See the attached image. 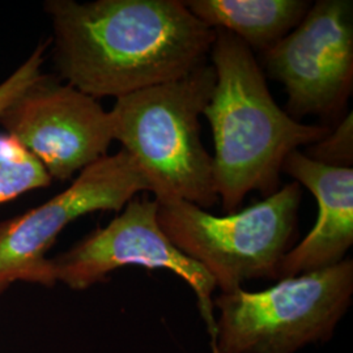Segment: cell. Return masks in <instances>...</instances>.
Wrapping results in <instances>:
<instances>
[{
	"label": "cell",
	"instance_id": "7",
	"mask_svg": "<svg viewBox=\"0 0 353 353\" xmlns=\"http://www.w3.org/2000/svg\"><path fill=\"white\" fill-rule=\"evenodd\" d=\"M141 191H151L150 182L121 150L89 165L50 201L0 221V294L17 281L54 287L48 252L64 228L97 211H122Z\"/></svg>",
	"mask_w": 353,
	"mask_h": 353
},
{
	"label": "cell",
	"instance_id": "8",
	"mask_svg": "<svg viewBox=\"0 0 353 353\" xmlns=\"http://www.w3.org/2000/svg\"><path fill=\"white\" fill-rule=\"evenodd\" d=\"M0 126L59 181L106 156L114 140L99 100L46 74L1 113Z\"/></svg>",
	"mask_w": 353,
	"mask_h": 353
},
{
	"label": "cell",
	"instance_id": "13",
	"mask_svg": "<svg viewBox=\"0 0 353 353\" xmlns=\"http://www.w3.org/2000/svg\"><path fill=\"white\" fill-rule=\"evenodd\" d=\"M306 157L319 164L334 168H352L353 117L352 112L341 119L323 139L306 147Z\"/></svg>",
	"mask_w": 353,
	"mask_h": 353
},
{
	"label": "cell",
	"instance_id": "10",
	"mask_svg": "<svg viewBox=\"0 0 353 353\" xmlns=\"http://www.w3.org/2000/svg\"><path fill=\"white\" fill-rule=\"evenodd\" d=\"M283 173L309 190L318 203L310 233L290 249L279 267V279L293 278L338 265L353 245V169L310 160L303 151L285 159Z\"/></svg>",
	"mask_w": 353,
	"mask_h": 353
},
{
	"label": "cell",
	"instance_id": "6",
	"mask_svg": "<svg viewBox=\"0 0 353 353\" xmlns=\"http://www.w3.org/2000/svg\"><path fill=\"white\" fill-rule=\"evenodd\" d=\"M256 59L284 87L288 115L316 117L332 130L353 92L352 0L312 3L301 23Z\"/></svg>",
	"mask_w": 353,
	"mask_h": 353
},
{
	"label": "cell",
	"instance_id": "5",
	"mask_svg": "<svg viewBox=\"0 0 353 353\" xmlns=\"http://www.w3.org/2000/svg\"><path fill=\"white\" fill-rule=\"evenodd\" d=\"M353 261L216 297L214 353H294L327 341L351 306Z\"/></svg>",
	"mask_w": 353,
	"mask_h": 353
},
{
	"label": "cell",
	"instance_id": "2",
	"mask_svg": "<svg viewBox=\"0 0 353 353\" xmlns=\"http://www.w3.org/2000/svg\"><path fill=\"white\" fill-rule=\"evenodd\" d=\"M210 58L216 83L203 115L214 135L216 192L224 211L233 214L252 191L265 198L275 194L285 159L331 128L306 125L283 110L255 54L232 33L214 30Z\"/></svg>",
	"mask_w": 353,
	"mask_h": 353
},
{
	"label": "cell",
	"instance_id": "9",
	"mask_svg": "<svg viewBox=\"0 0 353 353\" xmlns=\"http://www.w3.org/2000/svg\"><path fill=\"white\" fill-rule=\"evenodd\" d=\"M156 199L134 198L122 214L105 228L93 230L70 250L51 258L57 283L70 290H88L105 281L117 268L143 265L165 268L185 280L198 297L199 309L214 335V279L189 256L179 252L166 237L157 221Z\"/></svg>",
	"mask_w": 353,
	"mask_h": 353
},
{
	"label": "cell",
	"instance_id": "11",
	"mask_svg": "<svg viewBox=\"0 0 353 353\" xmlns=\"http://www.w3.org/2000/svg\"><path fill=\"white\" fill-rule=\"evenodd\" d=\"M203 24L232 33L252 52L270 49L301 23L307 0H183Z\"/></svg>",
	"mask_w": 353,
	"mask_h": 353
},
{
	"label": "cell",
	"instance_id": "4",
	"mask_svg": "<svg viewBox=\"0 0 353 353\" xmlns=\"http://www.w3.org/2000/svg\"><path fill=\"white\" fill-rule=\"evenodd\" d=\"M301 199V186L292 182L241 212L216 216L182 199L160 198L157 221L179 252L202 265L223 293H232L250 280L279 279Z\"/></svg>",
	"mask_w": 353,
	"mask_h": 353
},
{
	"label": "cell",
	"instance_id": "1",
	"mask_svg": "<svg viewBox=\"0 0 353 353\" xmlns=\"http://www.w3.org/2000/svg\"><path fill=\"white\" fill-rule=\"evenodd\" d=\"M43 11L59 76L96 100L189 75L214 42L183 0H48Z\"/></svg>",
	"mask_w": 353,
	"mask_h": 353
},
{
	"label": "cell",
	"instance_id": "14",
	"mask_svg": "<svg viewBox=\"0 0 353 353\" xmlns=\"http://www.w3.org/2000/svg\"><path fill=\"white\" fill-rule=\"evenodd\" d=\"M49 45L50 41L41 42L26 58V62L20 64L11 75L0 83V115L29 85L43 75L42 65Z\"/></svg>",
	"mask_w": 353,
	"mask_h": 353
},
{
	"label": "cell",
	"instance_id": "12",
	"mask_svg": "<svg viewBox=\"0 0 353 353\" xmlns=\"http://www.w3.org/2000/svg\"><path fill=\"white\" fill-rule=\"evenodd\" d=\"M50 174L17 140L0 135V205L33 190L50 186Z\"/></svg>",
	"mask_w": 353,
	"mask_h": 353
},
{
	"label": "cell",
	"instance_id": "3",
	"mask_svg": "<svg viewBox=\"0 0 353 353\" xmlns=\"http://www.w3.org/2000/svg\"><path fill=\"white\" fill-rule=\"evenodd\" d=\"M214 83L212 64H203L178 80L118 99L109 112L113 139L135 160L156 199L176 198L203 210L219 202L199 122Z\"/></svg>",
	"mask_w": 353,
	"mask_h": 353
}]
</instances>
